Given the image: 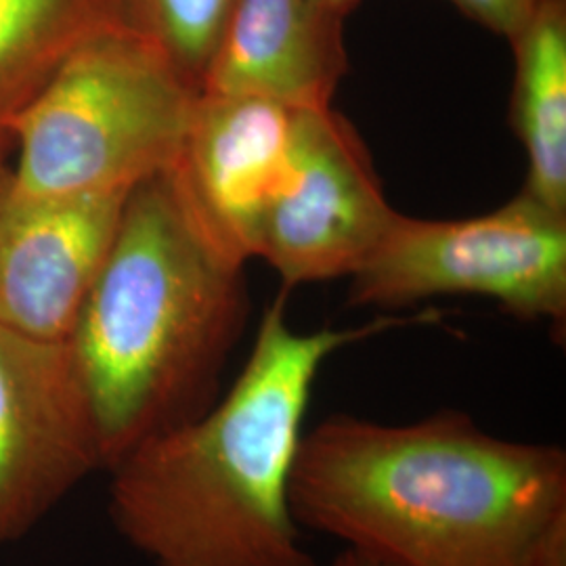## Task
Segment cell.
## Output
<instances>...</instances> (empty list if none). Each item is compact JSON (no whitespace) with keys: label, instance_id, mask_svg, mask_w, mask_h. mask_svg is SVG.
I'll return each mask as SVG.
<instances>
[{"label":"cell","instance_id":"1","mask_svg":"<svg viewBox=\"0 0 566 566\" xmlns=\"http://www.w3.org/2000/svg\"><path fill=\"white\" fill-rule=\"evenodd\" d=\"M290 506L303 531L390 566H533L566 526V453L453 409L411 424L334 413L303 434Z\"/></svg>","mask_w":566,"mask_h":566},{"label":"cell","instance_id":"2","mask_svg":"<svg viewBox=\"0 0 566 566\" xmlns=\"http://www.w3.org/2000/svg\"><path fill=\"white\" fill-rule=\"evenodd\" d=\"M405 324L298 332L280 296L223 397L109 468L118 533L154 566H317L290 506L313 385L344 346Z\"/></svg>","mask_w":566,"mask_h":566},{"label":"cell","instance_id":"3","mask_svg":"<svg viewBox=\"0 0 566 566\" xmlns=\"http://www.w3.org/2000/svg\"><path fill=\"white\" fill-rule=\"evenodd\" d=\"M245 322L243 266L206 243L166 172L137 185L67 338L105 470L212 407Z\"/></svg>","mask_w":566,"mask_h":566},{"label":"cell","instance_id":"4","mask_svg":"<svg viewBox=\"0 0 566 566\" xmlns=\"http://www.w3.org/2000/svg\"><path fill=\"white\" fill-rule=\"evenodd\" d=\"M198 97L158 44L124 23L102 30L21 109L9 182L42 198L130 193L172 166Z\"/></svg>","mask_w":566,"mask_h":566},{"label":"cell","instance_id":"5","mask_svg":"<svg viewBox=\"0 0 566 566\" xmlns=\"http://www.w3.org/2000/svg\"><path fill=\"white\" fill-rule=\"evenodd\" d=\"M493 298L523 322L566 325V214L521 191L464 221L399 214L385 242L350 275V303L399 308L432 296Z\"/></svg>","mask_w":566,"mask_h":566},{"label":"cell","instance_id":"6","mask_svg":"<svg viewBox=\"0 0 566 566\" xmlns=\"http://www.w3.org/2000/svg\"><path fill=\"white\" fill-rule=\"evenodd\" d=\"M397 217L357 130L332 107L304 109L259 259L285 287L350 277L385 242Z\"/></svg>","mask_w":566,"mask_h":566},{"label":"cell","instance_id":"7","mask_svg":"<svg viewBox=\"0 0 566 566\" xmlns=\"http://www.w3.org/2000/svg\"><path fill=\"white\" fill-rule=\"evenodd\" d=\"M97 468V426L67 343L0 325V544Z\"/></svg>","mask_w":566,"mask_h":566},{"label":"cell","instance_id":"8","mask_svg":"<svg viewBox=\"0 0 566 566\" xmlns=\"http://www.w3.org/2000/svg\"><path fill=\"white\" fill-rule=\"evenodd\" d=\"M298 112L256 97L200 93L172 166L182 212L224 261L261 256L264 224L287 175Z\"/></svg>","mask_w":566,"mask_h":566},{"label":"cell","instance_id":"9","mask_svg":"<svg viewBox=\"0 0 566 566\" xmlns=\"http://www.w3.org/2000/svg\"><path fill=\"white\" fill-rule=\"evenodd\" d=\"M128 193L42 198L0 172V325L67 343Z\"/></svg>","mask_w":566,"mask_h":566},{"label":"cell","instance_id":"10","mask_svg":"<svg viewBox=\"0 0 566 566\" xmlns=\"http://www.w3.org/2000/svg\"><path fill=\"white\" fill-rule=\"evenodd\" d=\"M348 70L344 15L319 0H233L200 93L329 107Z\"/></svg>","mask_w":566,"mask_h":566},{"label":"cell","instance_id":"11","mask_svg":"<svg viewBox=\"0 0 566 566\" xmlns=\"http://www.w3.org/2000/svg\"><path fill=\"white\" fill-rule=\"evenodd\" d=\"M516 78L510 120L526 154V196L566 214V0H535L507 39Z\"/></svg>","mask_w":566,"mask_h":566},{"label":"cell","instance_id":"12","mask_svg":"<svg viewBox=\"0 0 566 566\" xmlns=\"http://www.w3.org/2000/svg\"><path fill=\"white\" fill-rule=\"evenodd\" d=\"M118 23L122 0H0V151L61 61Z\"/></svg>","mask_w":566,"mask_h":566},{"label":"cell","instance_id":"13","mask_svg":"<svg viewBox=\"0 0 566 566\" xmlns=\"http://www.w3.org/2000/svg\"><path fill=\"white\" fill-rule=\"evenodd\" d=\"M233 0H122L124 25L158 44L200 88Z\"/></svg>","mask_w":566,"mask_h":566},{"label":"cell","instance_id":"14","mask_svg":"<svg viewBox=\"0 0 566 566\" xmlns=\"http://www.w3.org/2000/svg\"><path fill=\"white\" fill-rule=\"evenodd\" d=\"M468 20L510 39L531 13L535 0H449Z\"/></svg>","mask_w":566,"mask_h":566},{"label":"cell","instance_id":"15","mask_svg":"<svg viewBox=\"0 0 566 566\" xmlns=\"http://www.w3.org/2000/svg\"><path fill=\"white\" fill-rule=\"evenodd\" d=\"M332 566H390L382 563V560H378V558H371V556H367L364 552H357V549H350V547H346L343 554L332 563Z\"/></svg>","mask_w":566,"mask_h":566},{"label":"cell","instance_id":"16","mask_svg":"<svg viewBox=\"0 0 566 566\" xmlns=\"http://www.w3.org/2000/svg\"><path fill=\"white\" fill-rule=\"evenodd\" d=\"M319 2H324L325 7H329L332 11H336V13L346 18L361 0H319Z\"/></svg>","mask_w":566,"mask_h":566}]
</instances>
